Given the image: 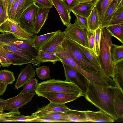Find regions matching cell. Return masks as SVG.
<instances>
[{"label":"cell","mask_w":123,"mask_h":123,"mask_svg":"<svg viewBox=\"0 0 123 123\" xmlns=\"http://www.w3.org/2000/svg\"><path fill=\"white\" fill-rule=\"evenodd\" d=\"M118 89L117 87L106 86L89 83L87 91L84 96L90 103L117 120L113 98L114 93Z\"/></svg>","instance_id":"6da1fadb"},{"label":"cell","mask_w":123,"mask_h":123,"mask_svg":"<svg viewBox=\"0 0 123 123\" xmlns=\"http://www.w3.org/2000/svg\"><path fill=\"white\" fill-rule=\"evenodd\" d=\"M35 92L38 97L57 92H62L83 96L81 91L74 83L58 79H52L38 84Z\"/></svg>","instance_id":"7a4b0ae2"},{"label":"cell","mask_w":123,"mask_h":123,"mask_svg":"<svg viewBox=\"0 0 123 123\" xmlns=\"http://www.w3.org/2000/svg\"><path fill=\"white\" fill-rule=\"evenodd\" d=\"M112 36L105 28L102 29L98 59L101 68L107 76L112 78L115 64L112 59L111 50L113 44Z\"/></svg>","instance_id":"3957f363"},{"label":"cell","mask_w":123,"mask_h":123,"mask_svg":"<svg viewBox=\"0 0 123 123\" xmlns=\"http://www.w3.org/2000/svg\"><path fill=\"white\" fill-rule=\"evenodd\" d=\"M61 45L78 66L87 73L90 74H95L100 69L89 61L76 42L65 37Z\"/></svg>","instance_id":"277c9868"},{"label":"cell","mask_w":123,"mask_h":123,"mask_svg":"<svg viewBox=\"0 0 123 123\" xmlns=\"http://www.w3.org/2000/svg\"><path fill=\"white\" fill-rule=\"evenodd\" d=\"M64 31L65 37L89 48L88 41V29L75 21L73 24L66 26Z\"/></svg>","instance_id":"5b68a950"},{"label":"cell","mask_w":123,"mask_h":123,"mask_svg":"<svg viewBox=\"0 0 123 123\" xmlns=\"http://www.w3.org/2000/svg\"><path fill=\"white\" fill-rule=\"evenodd\" d=\"M0 32L11 33L22 40L32 39L36 35L28 29L8 19L0 25Z\"/></svg>","instance_id":"8992f818"},{"label":"cell","mask_w":123,"mask_h":123,"mask_svg":"<svg viewBox=\"0 0 123 123\" xmlns=\"http://www.w3.org/2000/svg\"><path fill=\"white\" fill-rule=\"evenodd\" d=\"M66 78L65 81L74 83L81 90L84 96L87 91L90 81L82 74L62 62Z\"/></svg>","instance_id":"52a82bcc"},{"label":"cell","mask_w":123,"mask_h":123,"mask_svg":"<svg viewBox=\"0 0 123 123\" xmlns=\"http://www.w3.org/2000/svg\"><path fill=\"white\" fill-rule=\"evenodd\" d=\"M31 62L17 54L2 47L0 48V63L8 68L11 65L21 66Z\"/></svg>","instance_id":"ba28073f"},{"label":"cell","mask_w":123,"mask_h":123,"mask_svg":"<svg viewBox=\"0 0 123 123\" xmlns=\"http://www.w3.org/2000/svg\"><path fill=\"white\" fill-rule=\"evenodd\" d=\"M39 7L36 4H34L26 9L20 16L18 20V24L33 32L35 23Z\"/></svg>","instance_id":"9c48e42d"},{"label":"cell","mask_w":123,"mask_h":123,"mask_svg":"<svg viewBox=\"0 0 123 123\" xmlns=\"http://www.w3.org/2000/svg\"><path fill=\"white\" fill-rule=\"evenodd\" d=\"M33 92L22 93H20L17 96L6 100V104L4 111H9L21 108L31 101L35 95Z\"/></svg>","instance_id":"30bf717a"},{"label":"cell","mask_w":123,"mask_h":123,"mask_svg":"<svg viewBox=\"0 0 123 123\" xmlns=\"http://www.w3.org/2000/svg\"><path fill=\"white\" fill-rule=\"evenodd\" d=\"M31 63H28L21 71L15 84V88L18 90L35 77L36 70Z\"/></svg>","instance_id":"8fae6325"},{"label":"cell","mask_w":123,"mask_h":123,"mask_svg":"<svg viewBox=\"0 0 123 123\" xmlns=\"http://www.w3.org/2000/svg\"><path fill=\"white\" fill-rule=\"evenodd\" d=\"M61 44L59 46L54 54L61 59L62 62L78 71L86 77H88L89 74L83 71L78 66L68 52L62 46Z\"/></svg>","instance_id":"7c38bea8"},{"label":"cell","mask_w":123,"mask_h":123,"mask_svg":"<svg viewBox=\"0 0 123 123\" xmlns=\"http://www.w3.org/2000/svg\"><path fill=\"white\" fill-rule=\"evenodd\" d=\"M3 47L13 52L30 61L35 66H39L41 63L35 59V57L28 53L20 49L11 43L0 39Z\"/></svg>","instance_id":"4fadbf2b"},{"label":"cell","mask_w":123,"mask_h":123,"mask_svg":"<svg viewBox=\"0 0 123 123\" xmlns=\"http://www.w3.org/2000/svg\"><path fill=\"white\" fill-rule=\"evenodd\" d=\"M57 11L63 24L66 26L71 24V10L62 0H51Z\"/></svg>","instance_id":"5bb4252c"},{"label":"cell","mask_w":123,"mask_h":123,"mask_svg":"<svg viewBox=\"0 0 123 123\" xmlns=\"http://www.w3.org/2000/svg\"><path fill=\"white\" fill-rule=\"evenodd\" d=\"M65 35L64 31H61L43 46L38 49L39 50L54 54L63 41Z\"/></svg>","instance_id":"9a60e30c"},{"label":"cell","mask_w":123,"mask_h":123,"mask_svg":"<svg viewBox=\"0 0 123 123\" xmlns=\"http://www.w3.org/2000/svg\"><path fill=\"white\" fill-rule=\"evenodd\" d=\"M31 115L38 118H47L57 120L59 122H69L68 117L65 112H56L38 109Z\"/></svg>","instance_id":"2e32d148"},{"label":"cell","mask_w":123,"mask_h":123,"mask_svg":"<svg viewBox=\"0 0 123 123\" xmlns=\"http://www.w3.org/2000/svg\"><path fill=\"white\" fill-rule=\"evenodd\" d=\"M85 112L88 122H112L115 120L112 117L100 110L97 111L88 110Z\"/></svg>","instance_id":"e0dca14e"},{"label":"cell","mask_w":123,"mask_h":123,"mask_svg":"<svg viewBox=\"0 0 123 123\" xmlns=\"http://www.w3.org/2000/svg\"><path fill=\"white\" fill-rule=\"evenodd\" d=\"M79 96L77 95L62 92H57L48 95L44 97L50 102L59 104H65L76 99Z\"/></svg>","instance_id":"ac0fdd59"},{"label":"cell","mask_w":123,"mask_h":123,"mask_svg":"<svg viewBox=\"0 0 123 123\" xmlns=\"http://www.w3.org/2000/svg\"><path fill=\"white\" fill-rule=\"evenodd\" d=\"M50 9L49 8L39 7L33 31L34 33L36 34L40 32L41 28L48 18Z\"/></svg>","instance_id":"d6986e66"},{"label":"cell","mask_w":123,"mask_h":123,"mask_svg":"<svg viewBox=\"0 0 123 123\" xmlns=\"http://www.w3.org/2000/svg\"><path fill=\"white\" fill-rule=\"evenodd\" d=\"M94 6L93 3H78L71 9L73 14L87 18Z\"/></svg>","instance_id":"ffe728a7"},{"label":"cell","mask_w":123,"mask_h":123,"mask_svg":"<svg viewBox=\"0 0 123 123\" xmlns=\"http://www.w3.org/2000/svg\"><path fill=\"white\" fill-rule=\"evenodd\" d=\"M115 111L117 120L123 117V92L118 89L115 92L113 98Z\"/></svg>","instance_id":"44dd1931"},{"label":"cell","mask_w":123,"mask_h":123,"mask_svg":"<svg viewBox=\"0 0 123 123\" xmlns=\"http://www.w3.org/2000/svg\"><path fill=\"white\" fill-rule=\"evenodd\" d=\"M112 78L116 86L123 92V60L115 64Z\"/></svg>","instance_id":"7402d4cb"},{"label":"cell","mask_w":123,"mask_h":123,"mask_svg":"<svg viewBox=\"0 0 123 123\" xmlns=\"http://www.w3.org/2000/svg\"><path fill=\"white\" fill-rule=\"evenodd\" d=\"M117 0H113L105 12L103 18L100 23L99 28H105L109 25L110 22L115 11Z\"/></svg>","instance_id":"603a6c76"},{"label":"cell","mask_w":123,"mask_h":123,"mask_svg":"<svg viewBox=\"0 0 123 123\" xmlns=\"http://www.w3.org/2000/svg\"><path fill=\"white\" fill-rule=\"evenodd\" d=\"M61 31L60 30H58L43 35L38 36L36 35L33 39V46L37 48L42 47Z\"/></svg>","instance_id":"cb8c5ba5"},{"label":"cell","mask_w":123,"mask_h":123,"mask_svg":"<svg viewBox=\"0 0 123 123\" xmlns=\"http://www.w3.org/2000/svg\"><path fill=\"white\" fill-rule=\"evenodd\" d=\"M77 43L83 54L89 61L98 68L100 69L101 68L98 57L94 51Z\"/></svg>","instance_id":"d4e9b609"},{"label":"cell","mask_w":123,"mask_h":123,"mask_svg":"<svg viewBox=\"0 0 123 123\" xmlns=\"http://www.w3.org/2000/svg\"><path fill=\"white\" fill-rule=\"evenodd\" d=\"M88 29L95 31L99 28L100 22L99 15L96 6H94L90 15L87 18Z\"/></svg>","instance_id":"484cf974"},{"label":"cell","mask_w":123,"mask_h":123,"mask_svg":"<svg viewBox=\"0 0 123 123\" xmlns=\"http://www.w3.org/2000/svg\"><path fill=\"white\" fill-rule=\"evenodd\" d=\"M69 122H88L85 111L69 110L65 112Z\"/></svg>","instance_id":"4316f807"},{"label":"cell","mask_w":123,"mask_h":123,"mask_svg":"<svg viewBox=\"0 0 123 123\" xmlns=\"http://www.w3.org/2000/svg\"><path fill=\"white\" fill-rule=\"evenodd\" d=\"M35 59L40 63L47 62H51L53 64H54L57 62H61V59L55 54L46 52L41 50H39Z\"/></svg>","instance_id":"83f0119b"},{"label":"cell","mask_w":123,"mask_h":123,"mask_svg":"<svg viewBox=\"0 0 123 123\" xmlns=\"http://www.w3.org/2000/svg\"><path fill=\"white\" fill-rule=\"evenodd\" d=\"M110 35L123 43V24L109 25L105 27Z\"/></svg>","instance_id":"f1b7e54d"},{"label":"cell","mask_w":123,"mask_h":123,"mask_svg":"<svg viewBox=\"0 0 123 123\" xmlns=\"http://www.w3.org/2000/svg\"><path fill=\"white\" fill-rule=\"evenodd\" d=\"M113 0H96L94 3L98 13L100 22L102 20L107 8Z\"/></svg>","instance_id":"f546056e"},{"label":"cell","mask_w":123,"mask_h":123,"mask_svg":"<svg viewBox=\"0 0 123 123\" xmlns=\"http://www.w3.org/2000/svg\"><path fill=\"white\" fill-rule=\"evenodd\" d=\"M38 109L56 112H65L69 110L65 104H59L50 102L48 104Z\"/></svg>","instance_id":"4dcf8cb0"},{"label":"cell","mask_w":123,"mask_h":123,"mask_svg":"<svg viewBox=\"0 0 123 123\" xmlns=\"http://www.w3.org/2000/svg\"><path fill=\"white\" fill-rule=\"evenodd\" d=\"M112 58L115 64L123 60V46L112 44L111 49Z\"/></svg>","instance_id":"1f68e13d"},{"label":"cell","mask_w":123,"mask_h":123,"mask_svg":"<svg viewBox=\"0 0 123 123\" xmlns=\"http://www.w3.org/2000/svg\"><path fill=\"white\" fill-rule=\"evenodd\" d=\"M36 116H31L17 114L5 118L3 122H32L33 120L38 118Z\"/></svg>","instance_id":"d6a6232c"},{"label":"cell","mask_w":123,"mask_h":123,"mask_svg":"<svg viewBox=\"0 0 123 123\" xmlns=\"http://www.w3.org/2000/svg\"><path fill=\"white\" fill-rule=\"evenodd\" d=\"M35 4L34 0H19L15 18V23L18 24L19 18L24 11L31 5Z\"/></svg>","instance_id":"836d02e7"},{"label":"cell","mask_w":123,"mask_h":123,"mask_svg":"<svg viewBox=\"0 0 123 123\" xmlns=\"http://www.w3.org/2000/svg\"><path fill=\"white\" fill-rule=\"evenodd\" d=\"M15 80L12 72L6 69L0 70V82L8 85L12 84Z\"/></svg>","instance_id":"e575fe53"},{"label":"cell","mask_w":123,"mask_h":123,"mask_svg":"<svg viewBox=\"0 0 123 123\" xmlns=\"http://www.w3.org/2000/svg\"><path fill=\"white\" fill-rule=\"evenodd\" d=\"M36 72L38 77L42 80H47L51 78L50 69L47 65L36 68Z\"/></svg>","instance_id":"d590c367"},{"label":"cell","mask_w":123,"mask_h":123,"mask_svg":"<svg viewBox=\"0 0 123 123\" xmlns=\"http://www.w3.org/2000/svg\"><path fill=\"white\" fill-rule=\"evenodd\" d=\"M120 24H123V6L115 11L109 26Z\"/></svg>","instance_id":"8d00e7d4"},{"label":"cell","mask_w":123,"mask_h":123,"mask_svg":"<svg viewBox=\"0 0 123 123\" xmlns=\"http://www.w3.org/2000/svg\"><path fill=\"white\" fill-rule=\"evenodd\" d=\"M38 81L36 78H33L27 82L23 86L20 93H25L35 91L38 84Z\"/></svg>","instance_id":"74e56055"},{"label":"cell","mask_w":123,"mask_h":123,"mask_svg":"<svg viewBox=\"0 0 123 123\" xmlns=\"http://www.w3.org/2000/svg\"><path fill=\"white\" fill-rule=\"evenodd\" d=\"M102 29L99 28L94 31V52L98 57L99 55L100 44Z\"/></svg>","instance_id":"f35d334b"},{"label":"cell","mask_w":123,"mask_h":123,"mask_svg":"<svg viewBox=\"0 0 123 123\" xmlns=\"http://www.w3.org/2000/svg\"><path fill=\"white\" fill-rule=\"evenodd\" d=\"M19 0H15L14 3L9 12L8 19L15 23V18L18 6Z\"/></svg>","instance_id":"ab89813d"},{"label":"cell","mask_w":123,"mask_h":123,"mask_svg":"<svg viewBox=\"0 0 123 123\" xmlns=\"http://www.w3.org/2000/svg\"><path fill=\"white\" fill-rule=\"evenodd\" d=\"M19 109L10 111L7 113H5L4 111H0V122H3L5 118L12 116L14 115L20 114L18 111Z\"/></svg>","instance_id":"60d3db41"},{"label":"cell","mask_w":123,"mask_h":123,"mask_svg":"<svg viewBox=\"0 0 123 123\" xmlns=\"http://www.w3.org/2000/svg\"><path fill=\"white\" fill-rule=\"evenodd\" d=\"M35 3L39 7L43 8L52 7L53 4L51 0H34Z\"/></svg>","instance_id":"b9f144b4"},{"label":"cell","mask_w":123,"mask_h":123,"mask_svg":"<svg viewBox=\"0 0 123 123\" xmlns=\"http://www.w3.org/2000/svg\"><path fill=\"white\" fill-rule=\"evenodd\" d=\"M88 39L89 48L93 49L94 51V31L89 30Z\"/></svg>","instance_id":"7bdbcfd3"},{"label":"cell","mask_w":123,"mask_h":123,"mask_svg":"<svg viewBox=\"0 0 123 123\" xmlns=\"http://www.w3.org/2000/svg\"><path fill=\"white\" fill-rule=\"evenodd\" d=\"M76 18L75 21L80 25L84 26L88 29L87 18L74 14Z\"/></svg>","instance_id":"ee69618b"},{"label":"cell","mask_w":123,"mask_h":123,"mask_svg":"<svg viewBox=\"0 0 123 123\" xmlns=\"http://www.w3.org/2000/svg\"><path fill=\"white\" fill-rule=\"evenodd\" d=\"M6 19L2 0H0V25Z\"/></svg>","instance_id":"f6af8a7d"},{"label":"cell","mask_w":123,"mask_h":123,"mask_svg":"<svg viewBox=\"0 0 123 123\" xmlns=\"http://www.w3.org/2000/svg\"><path fill=\"white\" fill-rule=\"evenodd\" d=\"M32 122H59L57 120L47 118H38L33 120Z\"/></svg>","instance_id":"bcb514c9"},{"label":"cell","mask_w":123,"mask_h":123,"mask_svg":"<svg viewBox=\"0 0 123 123\" xmlns=\"http://www.w3.org/2000/svg\"><path fill=\"white\" fill-rule=\"evenodd\" d=\"M70 9L79 2L75 0H62Z\"/></svg>","instance_id":"7dc6e473"},{"label":"cell","mask_w":123,"mask_h":123,"mask_svg":"<svg viewBox=\"0 0 123 123\" xmlns=\"http://www.w3.org/2000/svg\"><path fill=\"white\" fill-rule=\"evenodd\" d=\"M6 19H8L7 7L8 0H2Z\"/></svg>","instance_id":"c3c4849f"},{"label":"cell","mask_w":123,"mask_h":123,"mask_svg":"<svg viewBox=\"0 0 123 123\" xmlns=\"http://www.w3.org/2000/svg\"><path fill=\"white\" fill-rule=\"evenodd\" d=\"M7 85L0 82V96L2 95L5 92Z\"/></svg>","instance_id":"681fc988"},{"label":"cell","mask_w":123,"mask_h":123,"mask_svg":"<svg viewBox=\"0 0 123 123\" xmlns=\"http://www.w3.org/2000/svg\"><path fill=\"white\" fill-rule=\"evenodd\" d=\"M6 104V100L3 99L0 97V109H3Z\"/></svg>","instance_id":"f907efd6"},{"label":"cell","mask_w":123,"mask_h":123,"mask_svg":"<svg viewBox=\"0 0 123 123\" xmlns=\"http://www.w3.org/2000/svg\"><path fill=\"white\" fill-rule=\"evenodd\" d=\"M15 0H8L7 7L8 15L14 3Z\"/></svg>","instance_id":"816d5d0a"},{"label":"cell","mask_w":123,"mask_h":123,"mask_svg":"<svg viewBox=\"0 0 123 123\" xmlns=\"http://www.w3.org/2000/svg\"><path fill=\"white\" fill-rule=\"evenodd\" d=\"M122 6H123V0H117L115 11Z\"/></svg>","instance_id":"f5cc1de1"},{"label":"cell","mask_w":123,"mask_h":123,"mask_svg":"<svg viewBox=\"0 0 123 123\" xmlns=\"http://www.w3.org/2000/svg\"><path fill=\"white\" fill-rule=\"evenodd\" d=\"M79 3H93L95 1L94 0H75Z\"/></svg>","instance_id":"db71d44e"},{"label":"cell","mask_w":123,"mask_h":123,"mask_svg":"<svg viewBox=\"0 0 123 123\" xmlns=\"http://www.w3.org/2000/svg\"><path fill=\"white\" fill-rule=\"evenodd\" d=\"M2 47L3 46L1 42L0 41V48L1 47Z\"/></svg>","instance_id":"11a10c76"},{"label":"cell","mask_w":123,"mask_h":123,"mask_svg":"<svg viewBox=\"0 0 123 123\" xmlns=\"http://www.w3.org/2000/svg\"><path fill=\"white\" fill-rule=\"evenodd\" d=\"M4 111V110L3 109H0V111Z\"/></svg>","instance_id":"9f6ffc18"},{"label":"cell","mask_w":123,"mask_h":123,"mask_svg":"<svg viewBox=\"0 0 123 123\" xmlns=\"http://www.w3.org/2000/svg\"><path fill=\"white\" fill-rule=\"evenodd\" d=\"M1 65H0V68L1 67Z\"/></svg>","instance_id":"6f0895ef"},{"label":"cell","mask_w":123,"mask_h":123,"mask_svg":"<svg viewBox=\"0 0 123 123\" xmlns=\"http://www.w3.org/2000/svg\"></svg>","instance_id":"680465c9"}]
</instances>
